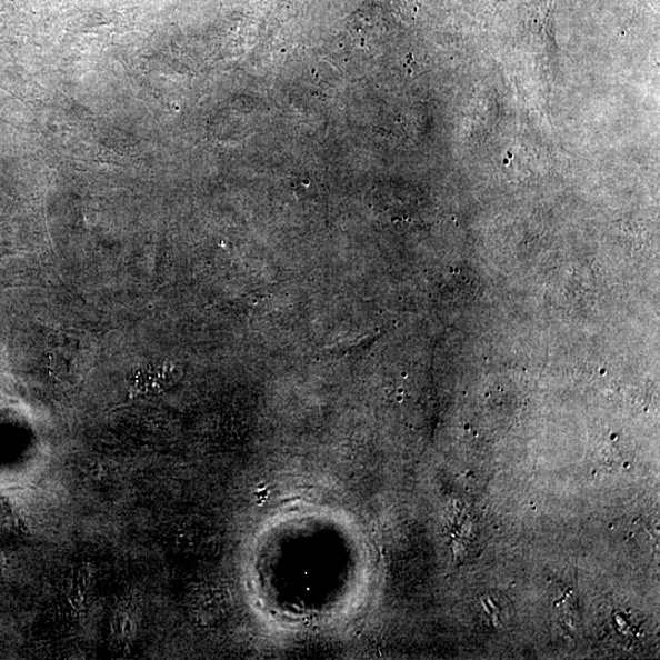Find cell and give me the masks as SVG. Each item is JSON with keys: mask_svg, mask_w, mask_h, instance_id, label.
I'll list each match as a JSON object with an SVG mask.
<instances>
[{"mask_svg": "<svg viewBox=\"0 0 660 660\" xmlns=\"http://www.w3.org/2000/svg\"><path fill=\"white\" fill-rule=\"evenodd\" d=\"M180 377L181 371L173 362L144 363L128 376V391L131 398H152L174 387Z\"/></svg>", "mask_w": 660, "mask_h": 660, "instance_id": "1", "label": "cell"}, {"mask_svg": "<svg viewBox=\"0 0 660 660\" xmlns=\"http://www.w3.org/2000/svg\"><path fill=\"white\" fill-rule=\"evenodd\" d=\"M226 597L218 589H204L193 598L191 614L201 622L217 621L224 614Z\"/></svg>", "mask_w": 660, "mask_h": 660, "instance_id": "2", "label": "cell"}]
</instances>
